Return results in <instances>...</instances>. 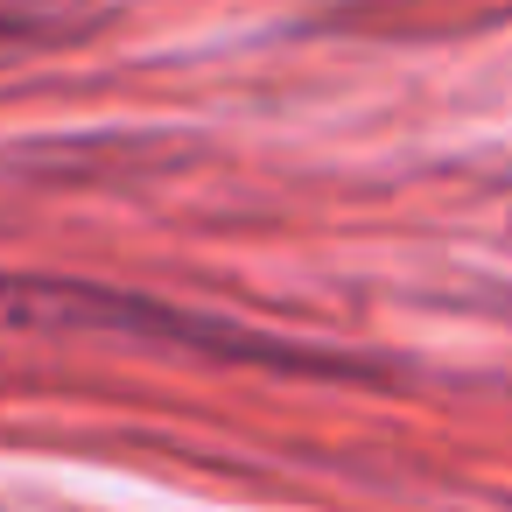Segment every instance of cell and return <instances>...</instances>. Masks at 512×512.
<instances>
[{
  "mask_svg": "<svg viewBox=\"0 0 512 512\" xmlns=\"http://www.w3.org/2000/svg\"><path fill=\"white\" fill-rule=\"evenodd\" d=\"M0 330L8 337H106V344H141V351H176V358H211V365H302L323 372V358H302L246 323L99 288V281H64V274H0Z\"/></svg>",
  "mask_w": 512,
  "mask_h": 512,
  "instance_id": "1",
  "label": "cell"
},
{
  "mask_svg": "<svg viewBox=\"0 0 512 512\" xmlns=\"http://www.w3.org/2000/svg\"><path fill=\"white\" fill-rule=\"evenodd\" d=\"M99 0H0V50H36L71 36Z\"/></svg>",
  "mask_w": 512,
  "mask_h": 512,
  "instance_id": "2",
  "label": "cell"
}]
</instances>
